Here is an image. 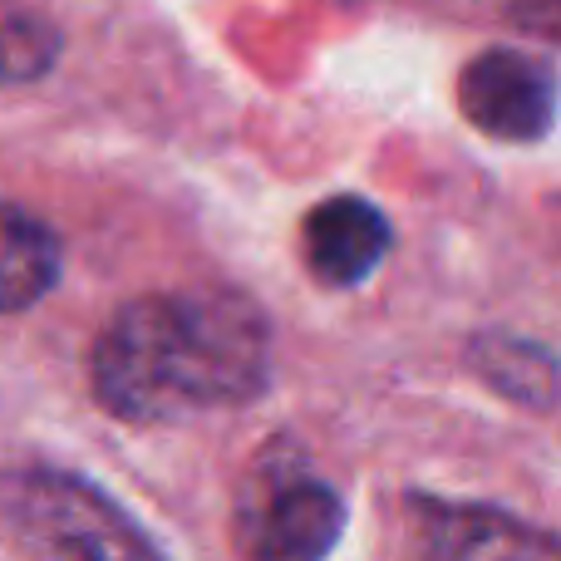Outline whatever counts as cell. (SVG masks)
<instances>
[{
  "label": "cell",
  "mask_w": 561,
  "mask_h": 561,
  "mask_svg": "<svg viewBox=\"0 0 561 561\" xmlns=\"http://www.w3.org/2000/svg\"><path fill=\"white\" fill-rule=\"evenodd\" d=\"M272 365V320L252 296L232 286L148 290L104 320L89 389L118 424L158 428L262 399Z\"/></svg>",
  "instance_id": "cell-1"
},
{
  "label": "cell",
  "mask_w": 561,
  "mask_h": 561,
  "mask_svg": "<svg viewBox=\"0 0 561 561\" xmlns=\"http://www.w3.org/2000/svg\"><path fill=\"white\" fill-rule=\"evenodd\" d=\"M0 527L25 552L45 557H158L163 547L89 478L65 468H5Z\"/></svg>",
  "instance_id": "cell-2"
},
{
  "label": "cell",
  "mask_w": 561,
  "mask_h": 561,
  "mask_svg": "<svg viewBox=\"0 0 561 561\" xmlns=\"http://www.w3.org/2000/svg\"><path fill=\"white\" fill-rule=\"evenodd\" d=\"M345 537V497L296 454H276L247 483L237 547L256 561H310Z\"/></svg>",
  "instance_id": "cell-3"
},
{
  "label": "cell",
  "mask_w": 561,
  "mask_h": 561,
  "mask_svg": "<svg viewBox=\"0 0 561 561\" xmlns=\"http://www.w3.org/2000/svg\"><path fill=\"white\" fill-rule=\"evenodd\" d=\"M458 108L478 134L503 144H537L552 134L557 118L552 65L527 49H483L458 75Z\"/></svg>",
  "instance_id": "cell-4"
},
{
  "label": "cell",
  "mask_w": 561,
  "mask_h": 561,
  "mask_svg": "<svg viewBox=\"0 0 561 561\" xmlns=\"http://www.w3.org/2000/svg\"><path fill=\"white\" fill-rule=\"evenodd\" d=\"M394 227L379 213L369 197L355 193H335L325 203H316L300 222V252L306 266L320 286L330 290H350L359 280H369L379 272V262L389 256Z\"/></svg>",
  "instance_id": "cell-5"
},
{
  "label": "cell",
  "mask_w": 561,
  "mask_h": 561,
  "mask_svg": "<svg viewBox=\"0 0 561 561\" xmlns=\"http://www.w3.org/2000/svg\"><path fill=\"white\" fill-rule=\"evenodd\" d=\"M419 547L444 561H473V557H557L561 542L547 527L527 517L497 513L483 503H448V497H409Z\"/></svg>",
  "instance_id": "cell-6"
},
{
  "label": "cell",
  "mask_w": 561,
  "mask_h": 561,
  "mask_svg": "<svg viewBox=\"0 0 561 561\" xmlns=\"http://www.w3.org/2000/svg\"><path fill=\"white\" fill-rule=\"evenodd\" d=\"M468 365L493 394L513 399L523 409L552 414L557 404V355L542 340L507 335V330H483L468 340Z\"/></svg>",
  "instance_id": "cell-7"
},
{
  "label": "cell",
  "mask_w": 561,
  "mask_h": 561,
  "mask_svg": "<svg viewBox=\"0 0 561 561\" xmlns=\"http://www.w3.org/2000/svg\"><path fill=\"white\" fill-rule=\"evenodd\" d=\"M59 286V242L35 213L0 197V316L39 306Z\"/></svg>",
  "instance_id": "cell-8"
},
{
  "label": "cell",
  "mask_w": 561,
  "mask_h": 561,
  "mask_svg": "<svg viewBox=\"0 0 561 561\" xmlns=\"http://www.w3.org/2000/svg\"><path fill=\"white\" fill-rule=\"evenodd\" d=\"M65 35L39 0H0V89H25L55 69Z\"/></svg>",
  "instance_id": "cell-9"
}]
</instances>
